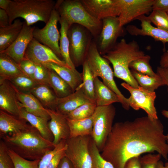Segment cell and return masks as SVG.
<instances>
[{"label":"cell","instance_id":"6da1fadb","mask_svg":"<svg viewBox=\"0 0 168 168\" xmlns=\"http://www.w3.org/2000/svg\"><path fill=\"white\" fill-rule=\"evenodd\" d=\"M114 168H124L130 159L156 152L168 159V144L160 120L148 116L115 123L101 151Z\"/></svg>","mask_w":168,"mask_h":168},{"label":"cell","instance_id":"7a4b0ae2","mask_svg":"<svg viewBox=\"0 0 168 168\" xmlns=\"http://www.w3.org/2000/svg\"><path fill=\"white\" fill-rule=\"evenodd\" d=\"M6 146L23 158L30 161L40 160L55 145L45 139L35 128H28L16 133L1 135Z\"/></svg>","mask_w":168,"mask_h":168},{"label":"cell","instance_id":"3957f363","mask_svg":"<svg viewBox=\"0 0 168 168\" xmlns=\"http://www.w3.org/2000/svg\"><path fill=\"white\" fill-rule=\"evenodd\" d=\"M146 55L136 41L127 42L123 39L102 56L112 64L115 77L137 88L139 86L132 75L129 65L133 61L143 58Z\"/></svg>","mask_w":168,"mask_h":168},{"label":"cell","instance_id":"277c9868","mask_svg":"<svg viewBox=\"0 0 168 168\" xmlns=\"http://www.w3.org/2000/svg\"><path fill=\"white\" fill-rule=\"evenodd\" d=\"M55 4L52 0H11L6 10L9 16V24L19 17L24 19L28 26L39 21L46 24Z\"/></svg>","mask_w":168,"mask_h":168},{"label":"cell","instance_id":"5b68a950","mask_svg":"<svg viewBox=\"0 0 168 168\" xmlns=\"http://www.w3.org/2000/svg\"><path fill=\"white\" fill-rule=\"evenodd\" d=\"M55 7L69 27L73 24H79L87 29L95 39L98 38L102 28V21L91 15L80 0H58Z\"/></svg>","mask_w":168,"mask_h":168},{"label":"cell","instance_id":"8992f818","mask_svg":"<svg viewBox=\"0 0 168 168\" xmlns=\"http://www.w3.org/2000/svg\"><path fill=\"white\" fill-rule=\"evenodd\" d=\"M85 60L94 77H101L104 84L118 96L123 108L126 110H129L130 107L128 98L124 96L117 87L109 62L100 54L97 44L93 40H92L91 43Z\"/></svg>","mask_w":168,"mask_h":168},{"label":"cell","instance_id":"52a82bcc","mask_svg":"<svg viewBox=\"0 0 168 168\" xmlns=\"http://www.w3.org/2000/svg\"><path fill=\"white\" fill-rule=\"evenodd\" d=\"M67 34L70 57L75 67H78L85 60L92 36L86 28L77 24L69 27Z\"/></svg>","mask_w":168,"mask_h":168},{"label":"cell","instance_id":"ba28073f","mask_svg":"<svg viewBox=\"0 0 168 168\" xmlns=\"http://www.w3.org/2000/svg\"><path fill=\"white\" fill-rule=\"evenodd\" d=\"M115 114L116 109L112 104L97 106L93 114V126L91 136L100 152L111 131Z\"/></svg>","mask_w":168,"mask_h":168},{"label":"cell","instance_id":"9c48e42d","mask_svg":"<svg viewBox=\"0 0 168 168\" xmlns=\"http://www.w3.org/2000/svg\"><path fill=\"white\" fill-rule=\"evenodd\" d=\"M91 138V136H79L66 140L65 155L73 168H91L92 161L89 148Z\"/></svg>","mask_w":168,"mask_h":168},{"label":"cell","instance_id":"30bf717a","mask_svg":"<svg viewBox=\"0 0 168 168\" xmlns=\"http://www.w3.org/2000/svg\"><path fill=\"white\" fill-rule=\"evenodd\" d=\"M102 27L98 38V49L101 55L106 54L116 44L118 38L126 34V30L120 25L118 16H110L102 20Z\"/></svg>","mask_w":168,"mask_h":168},{"label":"cell","instance_id":"8fae6325","mask_svg":"<svg viewBox=\"0 0 168 168\" xmlns=\"http://www.w3.org/2000/svg\"><path fill=\"white\" fill-rule=\"evenodd\" d=\"M121 85L130 94V96L127 98L130 107L136 110L142 109L150 118L158 119L155 106V101L156 97L155 91H148L140 86L138 88H135L125 82L122 83Z\"/></svg>","mask_w":168,"mask_h":168},{"label":"cell","instance_id":"7c38bea8","mask_svg":"<svg viewBox=\"0 0 168 168\" xmlns=\"http://www.w3.org/2000/svg\"><path fill=\"white\" fill-rule=\"evenodd\" d=\"M60 18L57 10L54 7L45 26L41 29L35 27L33 36L35 39L49 47L62 59L59 44L60 34L57 27V23Z\"/></svg>","mask_w":168,"mask_h":168},{"label":"cell","instance_id":"4fadbf2b","mask_svg":"<svg viewBox=\"0 0 168 168\" xmlns=\"http://www.w3.org/2000/svg\"><path fill=\"white\" fill-rule=\"evenodd\" d=\"M121 26H124L139 17L153 10L155 0H116Z\"/></svg>","mask_w":168,"mask_h":168},{"label":"cell","instance_id":"5bb4252c","mask_svg":"<svg viewBox=\"0 0 168 168\" xmlns=\"http://www.w3.org/2000/svg\"><path fill=\"white\" fill-rule=\"evenodd\" d=\"M24 58L36 64L52 63L70 69L64 61L58 57L51 49L34 38L26 49Z\"/></svg>","mask_w":168,"mask_h":168},{"label":"cell","instance_id":"9a60e30c","mask_svg":"<svg viewBox=\"0 0 168 168\" xmlns=\"http://www.w3.org/2000/svg\"><path fill=\"white\" fill-rule=\"evenodd\" d=\"M0 108L19 118L22 108L18 99L17 91L7 80L0 79Z\"/></svg>","mask_w":168,"mask_h":168},{"label":"cell","instance_id":"2e32d148","mask_svg":"<svg viewBox=\"0 0 168 168\" xmlns=\"http://www.w3.org/2000/svg\"><path fill=\"white\" fill-rule=\"evenodd\" d=\"M35 26H28L24 22L22 29L17 38L2 53L8 55L19 64L24 59L26 49L33 38Z\"/></svg>","mask_w":168,"mask_h":168},{"label":"cell","instance_id":"e0dca14e","mask_svg":"<svg viewBox=\"0 0 168 168\" xmlns=\"http://www.w3.org/2000/svg\"><path fill=\"white\" fill-rule=\"evenodd\" d=\"M137 20L141 22V28L129 25L127 26L126 31L133 36H147L152 37L155 41L161 42L163 45V51H165V44L168 43V31L153 26L145 15L139 17Z\"/></svg>","mask_w":168,"mask_h":168},{"label":"cell","instance_id":"ac0fdd59","mask_svg":"<svg viewBox=\"0 0 168 168\" xmlns=\"http://www.w3.org/2000/svg\"><path fill=\"white\" fill-rule=\"evenodd\" d=\"M86 10L93 17L101 21L110 16L119 15L116 0H81Z\"/></svg>","mask_w":168,"mask_h":168},{"label":"cell","instance_id":"d6986e66","mask_svg":"<svg viewBox=\"0 0 168 168\" xmlns=\"http://www.w3.org/2000/svg\"><path fill=\"white\" fill-rule=\"evenodd\" d=\"M46 110L50 117L48 125L54 137V144L56 145L62 140L69 138L70 131L66 116L56 110Z\"/></svg>","mask_w":168,"mask_h":168},{"label":"cell","instance_id":"ffe728a7","mask_svg":"<svg viewBox=\"0 0 168 168\" xmlns=\"http://www.w3.org/2000/svg\"><path fill=\"white\" fill-rule=\"evenodd\" d=\"M93 101H95L89 98L82 88L79 87L74 92L69 96L58 98L56 110L66 115L83 104Z\"/></svg>","mask_w":168,"mask_h":168},{"label":"cell","instance_id":"44dd1931","mask_svg":"<svg viewBox=\"0 0 168 168\" xmlns=\"http://www.w3.org/2000/svg\"><path fill=\"white\" fill-rule=\"evenodd\" d=\"M17 96L22 108H24L29 113L47 121L50 119L46 109L32 94L22 93L17 91Z\"/></svg>","mask_w":168,"mask_h":168},{"label":"cell","instance_id":"7402d4cb","mask_svg":"<svg viewBox=\"0 0 168 168\" xmlns=\"http://www.w3.org/2000/svg\"><path fill=\"white\" fill-rule=\"evenodd\" d=\"M26 122L0 110L1 135L16 133L28 128L31 125L28 124Z\"/></svg>","mask_w":168,"mask_h":168},{"label":"cell","instance_id":"603a6c76","mask_svg":"<svg viewBox=\"0 0 168 168\" xmlns=\"http://www.w3.org/2000/svg\"><path fill=\"white\" fill-rule=\"evenodd\" d=\"M43 65L54 71L70 86L74 92L82 83V74L76 69H71L52 63Z\"/></svg>","mask_w":168,"mask_h":168},{"label":"cell","instance_id":"cb8c5ba5","mask_svg":"<svg viewBox=\"0 0 168 168\" xmlns=\"http://www.w3.org/2000/svg\"><path fill=\"white\" fill-rule=\"evenodd\" d=\"M24 22L16 19L12 23L4 27H0V53L9 47L19 35Z\"/></svg>","mask_w":168,"mask_h":168},{"label":"cell","instance_id":"d4e9b609","mask_svg":"<svg viewBox=\"0 0 168 168\" xmlns=\"http://www.w3.org/2000/svg\"><path fill=\"white\" fill-rule=\"evenodd\" d=\"M95 100L97 106L119 102L118 96L97 77L94 79Z\"/></svg>","mask_w":168,"mask_h":168},{"label":"cell","instance_id":"484cf974","mask_svg":"<svg viewBox=\"0 0 168 168\" xmlns=\"http://www.w3.org/2000/svg\"><path fill=\"white\" fill-rule=\"evenodd\" d=\"M19 118L28 122L39 132L43 138L53 142L54 137L49 128L48 121L29 113L23 108L21 109Z\"/></svg>","mask_w":168,"mask_h":168},{"label":"cell","instance_id":"4316f807","mask_svg":"<svg viewBox=\"0 0 168 168\" xmlns=\"http://www.w3.org/2000/svg\"><path fill=\"white\" fill-rule=\"evenodd\" d=\"M49 85L38 84L30 93L34 96L45 108L56 110L58 97Z\"/></svg>","mask_w":168,"mask_h":168},{"label":"cell","instance_id":"83f0119b","mask_svg":"<svg viewBox=\"0 0 168 168\" xmlns=\"http://www.w3.org/2000/svg\"><path fill=\"white\" fill-rule=\"evenodd\" d=\"M70 131V138L79 136H91L93 123V115L83 119H73L67 118Z\"/></svg>","mask_w":168,"mask_h":168},{"label":"cell","instance_id":"f1b7e54d","mask_svg":"<svg viewBox=\"0 0 168 168\" xmlns=\"http://www.w3.org/2000/svg\"><path fill=\"white\" fill-rule=\"evenodd\" d=\"M25 74L19 65L11 57L3 53H0V79Z\"/></svg>","mask_w":168,"mask_h":168},{"label":"cell","instance_id":"f546056e","mask_svg":"<svg viewBox=\"0 0 168 168\" xmlns=\"http://www.w3.org/2000/svg\"><path fill=\"white\" fill-rule=\"evenodd\" d=\"M48 69V84L58 98L66 97L74 92L70 86L54 71Z\"/></svg>","mask_w":168,"mask_h":168},{"label":"cell","instance_id":"4dcf8cb0","mask_svg":"<svg viewBox=\"0 0 168 168\" xmlns=\"http://www.w3.org/2000/svg\"><path fill=\"white\" fill-rule=\"evenodd\" d=\"M59 22L61 26L59 48L62 58L70 69H76L69 53V42L67 34L68 25L64 20L61 18Z\"/></svg>","mask_w":168,"mask_h":168},{"label":"cell","instance_id":"1f68e13d","mask_svg":"<svg viewBox=\"0 0 168 168\" xmlns=\"http://www.w3.org/2000/svg\"><path fill=\"white\" fill-rule=\"evenodd\" d=\"M132 75L139 85L148 91L154 92L159 87L165 85L162 78L157 73L155 77H151L131 70Z\"/></svg>","mask_w":168,"mask_h":168},{"label":"cell","instance_id":"d6a6232c","mask_svg":"<svg viewBox=\"0 0 168 168\" xmlns=\"http://www.w3.org/2000/svg\"><path fill=\"white\" fill-rule=\"evenodd\" d=\"M82 66V83L79 87L82 88L85 94L89 98L95 101V78L85 60Z\"/></svg>","mask_w":168,"mask_h":168},{"label":"cell","instance_id":"836d02e7","mask_svg":"<svg viewBox=\"0 0 168 168\" xmlns=\"http://www.w3.org/2000/svg\"><path fill=\"white\" fill-rule=\"evenodd\" d=\"M6 80H8L18 91L24 93H30L32 90L38 85L33 78L25 74Z\"/></svg>","mask_w":168,"mask_h":168},{"label":"cell","instance_id":"e575fe53","mask_svg":"<svg viewBox=\"0 0 168 168\" xmlns=\"http://www.w3.org/2000/svg\"><path fill=\"white\" fill-rule=\"evenodd\" d=\"M97 107L95 101L86 103L66 116L68 118L73 119H86L93 115Z\"/></svg>","mask_w":168,"mask_h":168},{"label":"cell","instance_id":"d590c367","mask_svg":"<svg viewBox=\"0 0 168 168\" xmlns=\"http://www.w3.org/2000/svg\"><path fill=\"white\" fill-rule=\"evenodd\" d=\"M151 58L150 56L146 55L143 58L132 61L129 64V68L141 73L151 77H155L157 74L153 71L150 65Z\"/></svg>","mask_w":168,"mask_h":168},{"label":"cell","instance_id":"8d00e7d4","mask_svg":"<svg viewBox=\"0 0 168 168\" xmlns=\"http://www.w3.org/2000/svg\"><path fill=\"white\" fill-rule=\"evenodd\" d=\"M89 148L92 158L91 168H114L111 163L101 156L100 151L91 138Z\"/></svg>","mask_w":168,"mask_h":168},{"label":"cell","instance_id":"74e56055","mask_svg":"<svg viewBox=\"0 0 168 168\" xmlns=\"http://www.w3.org/2000/svg\"><path fill=\"white\" fill-rule=\"evenodd\" d=\"M147 17L156 27L168 31V16L166 12L154 10Z\"/></svg>","mask_w":168,"mask_h":168},{"label":"cell","instance_id":"f35d334b","mask_svg":"<svg viewBox=\"0 0 168 168\" xmlns=\"http://www.w3.org/2000/svg\"><path fill=\"white\" fill-rule=\"evenodd\" d=\"M66 140H62L58 144L55 145L52 149L46 152L40 160L38 168H46L47 165L59 152L66 149L67 145Z\"/></svg>","mask_w":168,"mask_h":168},{"label":"cell","instance_id":"ab89813d","mask_svg":"<svg viewBox=\"0 0 168 168\" xmlns=\"http://www.w3.org/2000/svg\"><path fill=\"white\" fill-rule=\"evenodd\" d=\"M48 76V68L42 64H36L32 78L38 84L49 85Z\"/></svg>","mask_w":168,"mask_h":168},{"label":"cell","instance_id":"60d3db41","mask_svg":"<svg viewBox=\"0 0 168 168\" xmlns=\"http://www.w3.org/2000/svg\"><path fill=\"white\" fill-rule=\"evenodd\" d=\"M161 156L159 153H149L140 157L141 168H157L158 163Z\"/></svg>","mask_w":168,"mask_h":168},{"label":"cell","instance_id":"b9f144b4","mask_svg":"<svg viewBox=\"0 0 168 168\" xmlns=\"http://www.w3.org/2000/svg\"><path fill=\"white\" fill-rule=\"evenodd\" d=\"M0 168H15L7 147L2 140L0 143Z\"/></svg>","mask_w":168,"mask_h":168},{"label":"cell","instance_id":"7bdbcfd3","mask_svg":"<svg viewBox=\"0 0 168 168\" xmlns=\"http://www.w3.org/2000/svg\"><path fill=\"white\" fill-rule=\"evenodd\" d=\"M19 64L23 72L32 78L36 67V64L30 60L24 58Z\"/></svg>","mask_w":168,"mask_h":168},{"label":"cell","instance_id":"ee69618b","mask_svg":"<svg viewBox=\"0 0 168 168\" xmlns=\"http://www.w3.org/2000/svg\"><path fill=\"white\" fill-rule=\"evenodd\" d=\"M7 149L12 161L15 168H25L28 160L23 158L7 147Z\"/></svg>","mask_w":168,"mask_h":168},{"label":"cell","instance_id":"f6af8a7d","mask_svg":"<svg viewBox=\"0 0 168 168\" xmlns=\"http://www.w3.org/2000/svg\"><path fill=\"white\" fill-rule=\"evenodd\" d=\"M66 149L62 150L58 152L50 161L46 168H58L61 159L66 156L65 151Z\"/></svg>","mask_w":168,"mask_h":168},{"label":"cell","instance_id":"bcb514c9","mask_svg":"<svg viewBox=\"0 0 168 168\" xmlns=\"http://www.w3.org/2000/svg\"><path fill=\"white\" fill-rule=\"evenodd\" d=\"M158 10L168 12V0H155L153 10Z\"/></svg>","mask_w":168,"mask_h":168},{"label":"cell","instance_id":"7dc6e473","mask_svg":"<svg viewBox=\"0 0 168 168\" xmlns=\"http://www.w3.org/2000/svg\"><path fill=\"white\" fill-rule=\"evenodd\" d=\"M140 156H136L129 159L126 162L124 168H141Z\"/></svg>","mask_w":168,"mask_h":168},{"label":"cell","instance_id":"c3c4849f","mask_svg":"<svg viewBox=\"0 0 168 168\" xmlns=\"http://www.w3.org/2000/svg\"><path fill=\"white\" fill-rule=\"evenodd\" d=\"M156 73L162 78L165 84V85L167 86L168 92V68L158 66L156 69Z\"/></svg>","mask_w":168,"mask_h":168},{"label":"cell","instance_id":"681fc988","mask_svg":"<svg viewBox=\"0 0 168 168\" xmlns=\"http://www.w3.org/2000/svg\"><path fill=\"white\" fill-rule=\"evenodd\" d=\"M9 25V18L6 10L0 9V27H4Z\"/></svg>","mask_w":168,"mask_h":168},{"label":"cell","instance_id":"f907efd6","mask_svg":"<svg viewBox=\"0 0 168 168\" xmlns=\"http://www.w3.org/2000/svg\"><path fill=\"white\" fill-rule=\"evenodd\" d=\"M58 168H73V167L70 161L65 156L61 159Z\"/></svg>","mask_w":168,"mask_h":168},{"label":"cell","instance_id":"816d5d0a","mask_svg":"<svg viewBox=\"0 0 168 168\" xmlns=\"http://www.w3.org/2000/svg\"><path fill=\"white\" fill-rule=\"evenodd\" d=\"M160 66L168 68V50L164 51L161 56L160 61Z\"/></svg>","mask_w":168,"mask_h":168},{"label":"cell","instance_id":"f5cc1de1","mask_svg":"<svg viewBox=\"0 0 168 168\" xmlns=\"http://www.w3.org/2000/svg\"><path fill=\"white\" fill-rule=\"evenodd\" d=\"M11 1L10 0H0V8L6 11Z\"/></svg>","mask_w":168,"mask_h":168},{"label":"cell","instance_id":"db71d44e","mask_svg":"<svg viewBox=\"0 0 168 168\" xmlns=\"http://www.w3.org/2000/svg\"><path fill=\"white\" fill-rule=\"evenodd\" d=\"M157 168H166L162 161L160 160L158 163Z\"/></svg>","mask_w":168,"mask_h":168},{"label":"cell","instance_id":"11a10c76","mask_svg":"<svg viewBox=\"0 0 168 168\" xmlns=\"http://www.w3.org/2000/svg\"><path fill=\"white\" fill-rule=\"evenodd\" d=\"M161 113L164 117L168 119V110H161Z\"/></svg>","mask_w":168,"mask_h":168},{"label":"cell","instance_id":"9f6ffc18","mask_svg":"<svg viewBox=\"0 0 168 168\" xmlns=\"http://www.w3.org/2000/svg\"><path fill=\"white\" fill-rule=\"evenodd\" d=\"M164 166L166 168H168V161L165 164Z\"/></svg>","mask_w":168,"mask_h":168},{"label":"cell","instance_id":"6f0895ef","mask_svg":"<svg viewBox=\"0 0 168 168\" xmlns=\"http://www.w3.org/2000/svg\"><path fill=\"white\" fill-rule=\"evenodd\" d=\"M166 139L167 143L168 144V134L166 135Z\"/></svg>","mask_w":168,"mask_h":168},{"label":"cell","instance_id":"680465c9","mask_svg":"<svg viewBox=\"0 0 168 168\" xmlns=\"http://www.w3.org/2000/svg\"><path fill=\"white\" fill-rule=\"evenodd\" d=\"M167 14L168 16V12L167 13Z\"/></svg>","mask_w":168,"mask_h":168}]
</instances>
